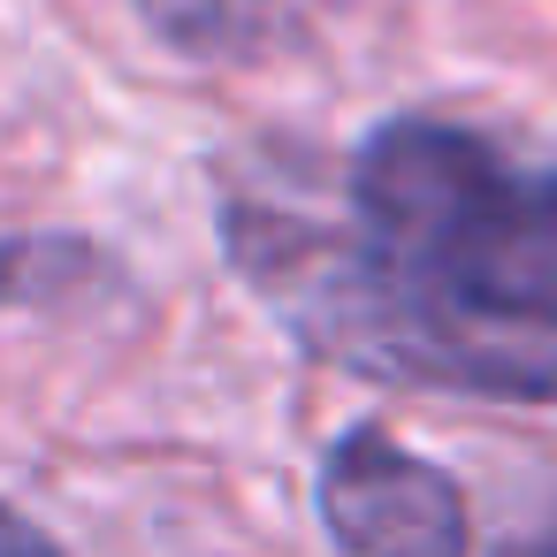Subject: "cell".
Listing matches in <instances>:
<instances>
[{
  "label": "cell",
  "mask_w": 557,
  "mask_h": 557,
  "mask_svg": "<svg viewBox=\"0 0 557 557\" xmlns=\"http://www.w3.org/2000/svg\"><path fill=\"white\" fill-rule=\"evenodd\" d=\"M222 252L237 283L283 321V336L321 367L481 405H557V329L466 313L351 230L260 199H222Z\"/></svg>",
  "instance_id": "obj_1"
},
{
  "label": "cell",
  "mask_w": 557,
  "mask_h": 557,
  "mask_svg": "<svg viewBox=\"0 0 557 557\" xmlns=\"http://www.w3.org/2000/svg\"><path fill=\"white\" fill-rule=\"evenodd\" d=\"M351 237L488 321L557 329V161L450 115H389L344 169Z\"/></svg>",
  "instance_id": "obj_2"
},
{
  "label": "cell",
  "mask_w": 557,
  "mask_h": 557,
  "mask_svg": "<svg viewBox=\"0 0 557 557\" xmlns=\"http://www.w3.org/2000/svg\"><path fill=\"white\" fill-rule=\"evenodd\" d=\"M313 511L344 557H473L466 488L374 420L344 428L321 450Z\"/></svg>",
  "instance_id": "obj_3"
},
{
  "label": "cell",
  "mask_w": 557,
  "mask_h": 557,
  "mask_svg": "<svg viewBox=\"0 0 557 557\" xmlns=\"http://www.w3.org/2000/svg\"><path fill=\"white\" fill-rule=\"evenodd\" d=\"M146 16V32L169 47V54H222L230 47V0H131Z\"/></svg>",
  "instance_id": "obj_4"
},
{
  "label": "cell",
  "mask_w": 557,
  "mask_h": 557,
  "mask_svg": "<svg viewBox=\"0 0 557 557\" xmlns=\"http://www.w3.org/2000/svg\"><path fill=\"white\" fill-rule=\"evenodd\" d=\"M70 268H77V245H54V237H9V245H0V306L54 290Z\"/></svg>",
  "instance_id": "obj_5"
},
{
  "label": "cell",
  "mask_w": 557,
  "mask_h": 557,
  "mask_svg": "<svg viewBox=\"0 0 557 557\" xmlns=\"http://www.w3.org/2000/svg\"><path fill=\"white\" fill-rule=\"evenodd\" d=\"M0 557H70L32 511H16V504H0Z\"/></svg>",
  "instance_id": "obj_6"
},
{
  "label": "cell",
  "mask_w": 557,
  "mask_h": 557,
  "mask_svg": "<svg viewBox=\"0 0 557 557\" xmlns=\"http://www.w3.org/2000/svg\"><path fill=\"white\" fill-rule=\"evenodd\" d=\"M527 557H557V519H549V527H542V534L527 542Z\"/></svg>",
  "instance_id": "obj_7"
}]
</instances>
